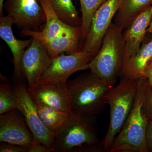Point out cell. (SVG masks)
Instances as JSON below:
<instances>
[{
    "label": "cell",
    "instance_id": "obj_5",
    "mask_svg": "<svg viewBox=\"0 0 152 152\" xmlns=\"http://www.w3.org/2000/svg\"><path fill=\"white\" fill-rule=\"evenodd\" d=\"M139 79L121 77L118 86L106 94L107 104L110 107V123L107 132L101 142L104 151L110 150L130 113L137 91Z\"/></svg>",
    "mask_w": 152,
    "mask_h": 152
},
{
    "label": "cell",
    "instance_id": "obj_8",
    "mask_svg": "<svg viewBox=\"0 0 152 152\" xmlns=\"http://www.w3.org/2000/svg\"><path fill=\"white\" fill-rule=\"evenodd\" d=\"M4 8L21 30L40 31L45 24V14L38 0H7Z\"/></svg>",
    "mask_w": 152,
    "mask_h": 152
},
{
    "label": "cell",
    "instance_id": "obj_25",
    "mask_svg": "<svg viewBox=\"0 0 152 152\" xmlns=\"http://www.w3.org/2000/svg\"><path fill=\"white\" fill-rule=\"evenodd\" d=\"M145 107L149 122L152 120V88L149 86L145 101Z\"/></svg>",
    "mask_w": 152,
    "mask_h": 152
},
{
    "label": "cell",
    "instance_id": "obj_30",
    "mask_svg": "<svg viewBox=\"0 0 152 152\" xmlns=\"http://www.w3.org/2000/svg\"><path fill=\"white\" fill-rule=\"evenodd\" d=\"M152 69V59L148 63L146 68V69Z\"/></svg>",
    "mask_w": 152,
    "mask_h": 152
},
{
    "label": "cell",
    "instance_id": "obj_28",
    "mask_svg": "<svg viewBox=\"0 0 152 152\" xmlns=\"http://www.w3.org/2000/svg\"><path fill=\"white\" fill-rule=\"evenodd\" d=\"M4 7V0H0V16H3V9Z\"/></svg>",
    "mask_w": 152,
    "mask_h": 152
},
{
    "label": "cell",
    "instance_id": "obj_14",
    "mask_svg": "<svg viewBox=\"0 0 152 152\" xmlns=\"http://www.w3.org/2000/svg\"><path fill=\"white\" fill-rule=\"evenodd\" d=\"M13 20L7 15L0 18V37L10 47L13 56L14 77L15 83L22 82L23 76L21 70V61L25 50L30 45L32 38L25 40L18 39L14 36L12 26Z\"/></svg>",
    "mask_w": 152,
    "mask_h": 152
},
{
    "label": "cell",
    "instance_id": "obj_11",
    "mask_svg": "<svg viewBox=\"0 0 152 152\" xmlns=\"http://www.w3.org/2000/svg\"><path fill=\"white\" fill-rule=\"evenodd\" d=\"M34 137L18 109L0 116V142L27 148Z\"/></svg>",
    "mask_w": 152,
    "mask_h": 152
},
{
    "label": "cell",
    "instance_id": "obj_7",
    "mask_svg": "<svg viewBox=\"0 0 152 152\" xmlns=\"http://www.w3.org/2000/svg\"><path fill=\"white\" fill-rule=\"evenodd\" d=\"M15 91L18 102V109L24 117L26 122L34 138L51 150L54 145L56 134L49 130L40 119L34 102L28 88L23 82L15 83Z\"/></svg>",
    "mask_w": 152,
    "mask_h": 152
},
{
    "label": "cell",
    "instance_id": "obj_4",
    "mask_svg": "<svg viewBox=\"0 0 152 152\" xmlns=\"http://www.w3.org/2000/svg\"><path fill=\"white\" fill-rule=\"evenodd\" d=\"M124 57L123 31L112 23L97 54L86 66L91 73L101 79L115 83L122 70Z\"/></svg>",
    "mask_w": 152,
    "mask_h": 152
},
{
    "label": "cell",
    "instance_id": "obj_27",
    "mask_svg": "<svg viewBox=\"0 0 152 152\" xmlns=\"http://www.w3.org/2000/svg\"><path fill=\"white\" fill-rule=\"evenodd\" d=\"M143 77L146 78L149 87L152 88V69H146Z\"/></svg>",
    "mask_w": 152,
    "mask_h": 152
},
{
    "label": "cell",
    "instance_id": "obj_6",
    "mask_svg": "<svg viewBox=\"0 0 152 152\" xmlns=\"http://www.w3.org/2000/svg\"><path fill=\"white\" fill-rule=\"evenodd\" d=\"M94 57L82 50L69 55H58L53 58L50 66L38 84L67 85L70 76L78 71L86 69V66Z\"/></svg>",
    "mask_w": 152,
    "mask_h": 152
},
{
    "label": "cell",
    "instance_id": "obj_19",
    "mask_svg": "<svg viewBox=\"0 0 152 152\" xmlns=\"http://www.w3.org/2000/svg\"><path fill=\"white\" fill-rule=\"evenodd\" d=\"M34 104L41 121L56 135L57 132L68 118L69 113L44 104Z\"/></svg>",
    "mask_w": 152,
    "mask_h": 152
},
{
    "label": "cell",
    "instance_id": "obj_2",
    "mask_svg": "<svg viewBox=\"0 0 152 152\" xmlns=\"http://www.w3.org/2000/svg\"><path fill=\"white\" fill-rule=\"evenodd\" d=\"M148 88L146 78H140L132 108L122 129L115 138L109 152L149 151L146 140L148 120L145 107Z\"/></svg>",
    "mask_w": 152,
    "mask_h": 152
},
{
    "label": "cell",
    "instance_id": "obj_9",
    "mask_svg": "<svg viewBox=\"0 0 152 152\" xmlns=\"http://www.w3.org/2000/svg\"><path fill=\"white\" fill-rule=\"evenodd\" d=\"M121 2L122 0H106L96 11L81 50L89 53L94 57L97 54Z\"/></svg>",
    "mask_w": 152,
    "mask_h": 152
},
{
    "label": "cell",
    "instance_id": "obj_24",
    "mask_svg": "<svg viewBox=\"0 0 152 152\" xmlns=\"http://www.w3.org/2000/svg\"><path fill=\"white\" fill-rule=\"evenodd\" d=\"M26 148V152H51L46 146L34 139L31 143Z\"/></svg>",
    "mask_w": 152,
    "mask_h": 152
},
{
    "label": "cell",
    "instance_id": "obj_12",
    "mask_svg": "<svg viewBox=\"0 0 152 152\" xmlns=\"http://www.w3.org/2000/svg\"><path fill=\"white\" fill-rule=\"evenodd\" d=\"M34 102L44 104L69 113L71 96L67 86L38 83L28 90Z\"/></svg>",
    "mask_w": 152,
    "mask_h": 152
},
{
    "label": "cell",
    "instance_id": "obj_15",
    "mask_svg": "<svg viewBox=\"0 0 152 152\" xmlns=\"http://www.w3.org/2000/svg\"><path fill=\"white\" fill-rule=\"evenodd\" d=\"M81 27L65 24L58 34L44 44L51 57L66 52L74 53L81 50Z\"/></svg>",
    "mask_w": 152,
    "mask_h": 152
},
{
    "label": "cell",
    "instance_id": "obj_1",
    "mask_svg": "<svg viewBox=\"0 0 152 152\" xmlns=\"http://www.w3.org/2000/svg\"><path fill=\"white\" fill-rule=\"evenodd\" d=\"M95 116L71 112L57 132L52 152L104 151L98 138Z\"/></svg>",
    "mask_w": 152,
    "mask_h": 152
},
{
    "label": "cell",
    "instance_id": "obj_3",
    "mask_svg": "<svg viewBox=\"0 0 152 152\" xmlns=\"http://www.w3.org/2000/svg\"><path fill=\"white\" fill-rule=\"evenodd\" d=\"M115 84L96 77L91 72L68 80L71 112L89 116L102 113L107 104L106 94Z\"/></svg>",
    "mask_w": 152,
    "mask_h": 152
},
{
    "label": "cell",
    "instance_id": "obj_13",
    "mask_svg": "<svg viewBox=\"0 0 152 152\" xmlns=\"http://www.w3.org/2000/svg\"><path fill=\"white\" fill-rule=\"evenodd\" d=\"M151 6L139 14L129 27L123 31L124 41V64L134 56L141 47L152 20Z\"/></svg>",
    "mask_w": 152,
    "mask_h": 152
},
{
    "label": "cell",
    "instance_id": "obj_23",
    "mask_svg": "<svg viewBox=\"0 0 152 152\" xmlns=\"http://www.w3.org/2000/svg\"><path fill=\"white\" fill-rule=\"evenodd\" d=\"M1 152H26V148L19 145L5 142H1Z\"/></svg>",
    "mask_w": 152,
    "mask_h": 152
},
{
    "label": "cell",
    "instance_id": "obj_22",
    "mask_svg": "<svg viewBox=\"0 0 152 152\" xmlns=\"http://www.w3.org/2000/svg\"><path fill=\"white\" fill-rule=\"evenodd\" d=\"M18 109V102L14 87L7 82L0 83V115Z\"/></svg>",
    "mask_w": 152,
    "mask_h": 152
},
{
    "label": "cell",
    "instance_id": "obj_21",
    "mask_svg": "<svg viewBox=\"0 0 152 152\" xmlns=\"http://www.w3.org/2000/svg\"><path fill=\"white\" fill-rule=\"evenodd\" d=\"M106 0H80L82 13L81 41H85L94 15Z\"/></svg>",
    "mask_w": 152,
    "mask_h": 152
},
{
    "label": "cell",
    "instance_id": "obj_17",
    "mask_svg": "<svg viewBox=\"0 0 152 152\" xmlns=\"http://www.w3.org/2000/svg\"><path fill=\"white\" fill-rule=\"evenodd\" d=\"M152 59V39L143 44L134 56L124 64L121 77L138 79L143 77L147 65Z\"/></svg>",
    "mask_w": 152,
    "mask_h": 152
},
{
    "label": "cell",
    "instance_id": "obj_18",
    "mask_svg": "<svg viewBox=\"0 0 152 152\" xmlns=\"http://www.w3.org/2000/svg\"><path fill=\"white\" fill-rule=\"evenodd\" d=\"M151 4L152 0H122L113 23L124 31L139 14Z\"/></svg>",
    "mask_w": 152,
    "mask_h": 152
},
{
    "label": "cell",
    "instance_id": "obj_29",
    "mask_svg": "<svg viewBox=\"0 0 152 152\" xmlns=\"http://www.w3.org/2000/svg\"><path fill=\"white\" fill-rule=\"evenodd\" d=\"M151 10L152 13V6H151ZM148 32L151 33V34H152V19L151 23H150L149 27L148 28Z\"/></svg>",
    "mask_w": 152,
    "mask_h": 152
},
{
    "label": "cell",
    "instance_id": "obj_20",
    "mask_svg": "<svg viewBox=\"0 0 152 152\" xmlns=\"http://www.w3.org/2000/svg\"><path fill=\"white\" fill-rule=\"evenodd\" d=\"M52 8L59 18L66 24L81 26V18L72 0H49Z\"/></svg>",
    "mask_w": 152,
    "mask_h": 152
},
{
    "label": "cell",
    "instance_id": "obj_10",
    "mask_svg": "<svg viewBox=\"0 0 152 152\" xmlns=\"http://www.w3.org/2000/svg\"><path fill=\"white\" fill-rule=\"evenodd\" d=\"M52 59L45 45L32 38L21 61V70L27 81L28 90L32 89L37 84L41 77L50 66Z\"/></svg>",
    "mask_w": 152,
    "mask_h": 152
},
{
    "label": "cell",
    "instance_id": "obj_16",
    "mask_svg": "<svg viewBox=\"0 0 152 152\" xmlns=\"http://www.w3.org/2000/svg\"><path fill=\"white\" fill-rule=\"evenodd\" d=\"M43 8L46 22L42 29L40 31L31 30H21L20 34L22 37H29L37 39L43 44L45 43L52 38L54 37L63 27V23L57 15L52 8L49 0H38Z\"/></svg>",
    "mask_w": 152,
    "mask_h": 152
},
{
    "label": "cell",
    "instance_id": "obj_26",
    "mask_svg": "<svg viewBox=\"0 0 152 152\" xmlns=\"http://www.w3.org/2000/svg\"><path fill=\"white\" fill-rule=\"evenodd\" d=\"M146 140L149 151H152V120L149 121L147 126Z\"/></svg>",
    "mask_w": 152,
    "mask_h": 152
}]
</instances>
